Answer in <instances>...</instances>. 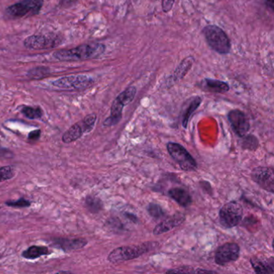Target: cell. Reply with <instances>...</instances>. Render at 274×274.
I'll list each match as a JSON object with an SVG mask.
<instances>
[{"label":"cell","instance_id":"cell-1","mask_svg":"<svg viewBox=\"0 0 274 274\" xmlns=\"http://www.w3.org/2000/svg\"><path fill=\"white\" fill-rule=\"evenodd\" d=\"M105 46L99 43L82 44L70 49H60L53 56L60 61H77L99 57L105 52Z\"/></svg>","mask_w":274,"mask_h":274},{"label":"cell","instance_id":"cell-2","mask_svg":"<svg viewBox=\"0 0 274 274\" xmlns=\"http://www.w3.org/2000/svg\"><path fill=\"white\" fill-rule=\"evenodd\" d=\"M203 34L207 43L213 51L221 55L230 52V39L222 28L217 25H208L203 28Z\"/></svg>","mask_w":274,"mask_h":274},{"label":"cell","instance_id":"cell-3","mask_svg":"<svg viewBox=\"0 0 274 274\" xmlns=\"http://www.w3.org/2000/svg\"><path fill=\"white\" fill-rule=\"evenodd\" d=\"M153 243H143L139 245L118 247L109 253L108 260L112 264H118L138 258L151 251L153 248Z\"/></svg>","mask_w":274,"mask_h":274},{"label":"cell","instance_id":"cell-4","mask_svg":"<svg viewBox=\"0 0 274 274\" xmlns=\"http://www.w3.org/2000/svg\"><path fill=\"white\" fill-rule=\"evenodd\" d=\"M136 94L137 89L134 86H129L117 96L112 104L110 116L105 120L103 125L105 126L117 125L121 121L123 108L134 99Z\"/></svg>","mask_w":274,"mask_h":274},{"label":"cell","instance_id":"cell-5","mask_svg":"<svg viewBox=\"0 0 274 274\" xmlns=\"http://www.w3.org/2000/svg\"><path fill=\"white\" fill-rule=\"evenodd\" d=\"M43 5L44 0H21L8 7L6 13L13 19L36 16L40 13Z\"/></svg>","mask_w":274,"mask_h":274},{"label":"cell","instance_id":"cell-6","mask_svg":"<svg viewBox=\"0 0 274 274\" xmlns=\"http://www.w3.org/2000/svg\"><path fill=\"white\" fill-rule=\"evenodd\" d=\"M243 214L242 206L237 201H231L221 208L219 213L220 222L226 229H232L241 222Z\"/></svg>","mask_w":274,"mask_h":274},{"label":"cell","instance_id":"cell-7","mask_svg":"<svg viewBox=\"0 0 274 274\" xmlns=\"http://www.w3.org/2000/svg\"><path fill=\"white\" fill-rule=\"evenodd\" d=\"M167 148L168 153L179 164L181 170L184 171H195L197 169L198 166L196 161L183 146L179 143H168Z\"/></svg>","mask_w":274,"mask_h":274},{"label":"cell","instance_id":"cell-8","mask_svg":"<svg viewBox=\"0 0 274 274\" xmlns=\"http://www.w3.org/2000/svg\"><path fill=\"white\" fill-rule=\"evenodd\" d=\"M93 78L86 75H73L59 78L52 82L53 87L64 90H84L94 85Z\"/></svg>","mask_w":274,"mask_h":274},{"label":"cell","instance_id":"cell-9","mask_svg":"<svg viewBox=\"0 0 274 274\" xmlns=\"http://www.w3.org/2000/svg\"><path fill=\"white\" fill-rule=\"evenodd\" d=\"M62 40L56 35H32L24 40V45L30 50L51 49L62 44Z\"/></svg>","mask_w":274,"mask_h":274},{"label":"cell","instance_id":"cell-10","mask_svg":"<svg viewBox=\"0 0 274 274\" xmlns=\"http://www.w3.org/2000/svg\"><path fill=\"white\" fill-rule=\"evenodd\" d=\"M240 248L236 243H225L217 248L215 261L219 265H225L238 260Z\"/></svg>","mask_w":274,"mask_h":274},{"label":"cell","instance_id":"cell-11","mask_svg":"<svg viewBox=\"0 0 274 274\" xmlns=\"http://www.w3.org/2000/svg\"><path fill=\"white\" fill-rule=\"evenodd\" d=\"M252 180L268 192H274V172L272 167H258L252 170Z\"/></svg>","mask_w":274,"mask_h":274},{"label":"cell","instance_id":"cell-12","mask_svg":"<svg viewBox=\"0 0 274 274\" xmlns=\"http://www.w3.org/2000/svg\"><path fill=\"white\" fill-rule=\"evenodd\" d=\"M228 118L233 130L239 137H243L248 133L250 125L244 112L240 111L239 109L231 110L228 114Z\"/></svg>","mask_w":274,"mask_h":274},{"label":"cell","instance_id":"cell-13","mask_svg":"<svg viewBox=\"0 0 274 274\" xmlns=\"http://www.w3.org/2000/svg\"><path fill=\"white\" fill-rule=\"evenodd\" d=\"M87 244V240L84 238H56L52 240L51 245L55 248H60L64 252H71L82 249L86 246Z\"/></svg>","mask_w":274,"mask_h":274},{"label":"cell","instance_id":"cell-14","mask_svg":"<svg viewBox=\"0 0 274 274\" xmlns=\"http://www.w3.org/2000/svg\"><path fill=\"white\" fill-rule=\"evenodd\" d=\"M184 221L185 216L182 213H176V214L173 215L171 217L165 219L163 222L156 225L154 229V234L161 235L163 233H167L176 227L182 225Z\"/></svg>","mask_w":274,"mask_h":274},{"label":"cell","instance_id":"cell-15","mask_svg":"<svg viewBox=\"0 0 274 274\" xmlns=\"http://www.w3.org/2000/svg\"><path fill=\"white\" fill-rule=\"evenodd\" d=\"M168 195L171 199L182 207H188L192 202L191 196L188 191L182 187H174L168 191Z\"/></svg>","mask_w":274,"mask_h":274},{"label":"cell","instance_id":"cell-16","mask_svg":"<svg viewBox=\"0 0 274 274\" xmlns=\"http://www.w3.org/2000/svg\"><path fill=\"white\" fill-rule=\"evenodd\" d=\"M251 264L256 273H273V259L271 261L268 259L261 257H252L250 260Z\"/></svg>","mask_w":274,"mask_h":274},{"label":"cell","instance_id":"cell-17","mask_svg":"<svg viewBox=\"0 0 274 274\" xmlns=\"http://www.w3.org/2000/svg\"><path fill=\"white\" fill-rule=\"evenodd\" d=\"M203 89L211 93H216V94H225L229 91V84L226 82L219 81L215 79H204L203 81Z\"/></svg>","mask_w":274,"mask_h":274},{"label":"cell","instance_id":"cell-18","mask_svg":"<svg viewBox=\"0 0 274 274\" xmlns=\"http://www.w3.org/2000/svg\"><path fill=\"white\" fill-rule=\"evenodd\" d=\"M84 133H85V129L82 122L74 124L63 134L62 141L64 143H74L82 137Z\"/></svg>","mask_w":274,"mask_h":274},{"label":"cell","instance_id":"cell-19","mask_svg":"<svg viewBox=\"0 0 274 274\" xmlns=\"http://www.w3.org/2000/svg\"><path fill=\"white\" fill-rule=\"evenodd\" d=\"M51 253L52 251L50 250L48 247L33 245L24 251L22 256L24 258L28 259V260H34V259L39 258L40 256H48Z\"/></svg>","mask_w":274,"mask_h":274},{"label":"cell","instance_id":"cell-20","mask_svg":"<svg viewBox=\"0 0 274 274\" xmlns=\"http://www.w3.org/2000/svg\"><path fill=\"white\" fill-rule=\"evenodd\" d=\"M193 63H194V58L191 57V56L185 58L184 60L181 61L180 64L175 70L173 79L175 80V82L183 79L185 76L187 75L189 70H191Z\"/></svg>","mask_w":274,"mask_h":274},{"label":"cell","instance_id":"cell-21","mask_svg":"<svg viewBox=\"0 0 274 274\" xmlns=\"http://www.w3.org/2000/svg\"><path fill=\"white\" fill-rule=\"evenodd\" d=\"M201 102H202V99L199 97H195L191 100V102L189 103L188 106L185 110L183 116V126L184 128L187 127L188 125L189 119L190 117L192 115V113L199 108Z\"/></svg>","mask_w":274,"mask_h":274},{"label":"cell","instance_id":"cell-22","mask_svg":"<svg viewBox=\"0 0 274 274\" xmlns=\"http://www.w3.org/2000/svg\"><path fill=\"white\" fill-rule=\"evenodd\" d=\"M86 206L92 213H98L103 209V203L98 197L88 195L86 199Z\"/></svg>","mask_w":274,"mask_h":274},{"label":"cell","instance_id":"cell-23","mask_svg":"<svg viewBox=\"0 0 274 274\" xmlns=\"http://www.w3.org/2000/svg\"><path fill=\"white\" fill-rule=\"evenodd\" d=\"M20 112L28 119H40L43 116V110L40 107H32V106H22Z\"/></svg>","mask_w":274,"mask_h":274},{"label":"cell","instance_id":"cell-24","mask_svg":"<svg viewBox=\"0 0 274 274\" xmlns=\"http://www.w3.org/2000/svg\"><path fill=\"white\" fill-rule=\"evenodd\" d=\"M241 138H242V139H241L240 146H241V148H243V149L254 151L258 148V139H256L255 136L246 135L245 134V135Z\"/></svg>","mask_w":274,"mask_h":274},{"label":"cell","instance_id":"cell-25","mask_svg":"<svg viewBox=\"0 0 274 274\" xmlns=\"http://www.w3.org/2000/svg\"><path fill=\"white\" fill-rule=\"evenodd\" d=\"M96 120H97V115L95 113H91L89 115L86 116L82 121V125H83L85 133H89L91 131L92 129H94V125H95Z\"/></svg>","mask_w":274,"mask_h":274},{"label":"cell","instance_id":"cell-26","mask_svg":"<svg viewBox=\"0 0 274 274\" xmlns=\"http://www.w3.org/2000/svg\"><path fill=\"white\" fill-rule=\"evenodd\" d=\"M49 74V70L45 67H38L28 72V76L32 79H40Z\"/></svg>","mask_w":274,"mask_h":274},{"label":"cell","instance_id":"cell-27","mask_svg":"<svg viewBox=\"0 0 274 274\" xmlns=\"http://www.w3.org/2000/svg\"><path fill=\"white\" fill-rule=\"evenodd\" d=\"M15 168L13 166H5L0 168V183L14 177Z\"/></svg>","mask_w":274,"mask_h":274},{"label":"cell","instance_id":"cell-28","mask_svg":"<svg viewBox=\"0 0 274 274\" xmlns=\"http://www.w3.org/2000/svg\"><path fill=\"white\" fill-rule=\"evenodd\" d=\"M147 212L149 213L151 217L155 219L161 218L165 215V213L163 212L161 207L156 203H150L147 206Z\"/></svg>","mask_w":274,"mask_h":274},{"label":"cell","instance_id":"cell-29","mask_svg":"<svg viewBox=\"0 0 274 274\" xmlns=\"http://www.w3.org/2000/svg\"><path fill=\"white\" fill-rule=\"evenodd\" d=\"M5 204L7 206L12 207V208H17V209H23V208H28L32 204L31 201L25 199L24 198L19 199L16 201H7Z\"/></svg>","mask_w":274,"mask_h":274},{"label":"cell","instance_id":"cell-30","mask_svg":"<svg viewBox=\"0 0 274 274\" xmlns=\"http://www.w3.org/2000/svg\"><path fill=\"white\" fill-rule=\"evenodd\" d=\"M175 0H162V8H163V12H169L172 9Z\"/></svg>","mask_w":274,"mask_h":274},{"label":"cell","instance_id":"cell-31","mask_svg":"<svg viewBox=\"0 0 274 274\" xmlns=\"http://www.w3.org/2000/svg\"><path fill=\"white\" fill-rule=\"evenodd\" d=\"M40 136H41V130L40 129H36L33 131H31L28 134V140L29 141H37L40 139Z\"/></svg>","mask_w":274,"mask_h":274},{"label":"cell","instance_id":"cell-32","mask_svg":"<svg viewBox=\"0 0 274 274\" xmlns=\"http://www.w3.org/2000/svg\"><path fill=\"white\" fill-rule=\"evenodd\" d=\"M78 0H60L59 4L61 8H68L71 6H74Z\"/></svg>","mask_w":274,"mask_h":274},{"label":"cell","instance_id":"cell-33","mask_svg":"<svg viewBox=\"0 0 274 274\" xmlns=\"http://www.w3.org/2000/svg\"><path fill=\"white\" fill-rule=\"evenodd\" d=\"M125 216L126 218L129 219V220H130V221H133V223H137L138 221H139V220H138L137 217H136V216H134V215L130 214V213H125Z\"/></svg>","mask_w":274,"mask_h":274},{"label":"cell","instance_id":"cell-34","mask_svg":"<svg viewBox=\"0 0 274 274\" xmlns=\"http://www.w3.org/2000/svg\"><path fill=\"white\" fill-rule=\"evenodd\" d=\"M264 4L266 5L268 9L273 11L274 9V0H264Z\"/></svg>","mask_w":274,"mask_h":274}]
</instances>
